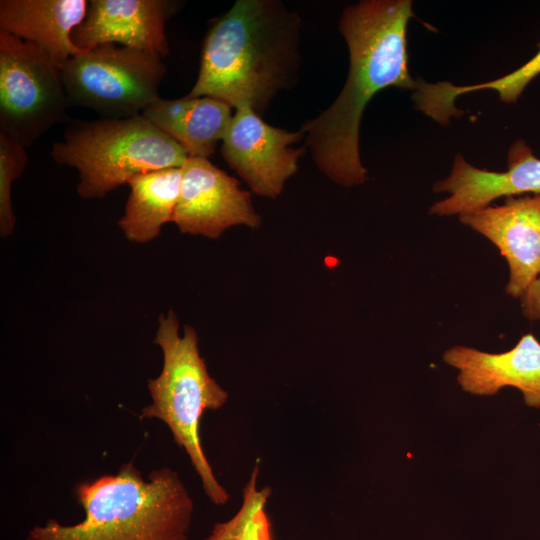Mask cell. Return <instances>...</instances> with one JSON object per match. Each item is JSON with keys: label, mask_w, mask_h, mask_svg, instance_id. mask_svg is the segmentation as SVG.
<instances>
[{"label": "cell", "mask_w": 540, "mask_h": 540, "mask_svg": "<svg viewBox=\"0 0 540 540\" xmlns=\"http://www.w3.org/2000/svg\"><path fill=\"white\" fill-rule=\"evenodd\" d=\"M521 308L524 316L530 320H540V276L521 296Z\"/></svg>", "instance_id": "20"}, {"label": "cell", "mask_w": 540, "mask_h": 540, "mask_svg": "<svg viewBox=\"0 0 540 540\" xmlns=\"http://www.w3.org/2000/svg\"><path fill=\"white\" fill-rule=\"evenodd\" d=\"M154 342L162 351L163 365L160 374L147 381L152 402L141 410L139 418H155L168 426L175 443L189 457L207 497L216 505H224L230 495L218 482L206 457L199 425L206 410L223 407L228 392L210 376L199 352L195 329L185 325L180 335L172 309L158 318Z\"/></svg>", "instance_id": "4"}, {"label": "cell", "mask_w": 540, "mask_h": 540, "mask_svg": "<svg viewBox=\"0 0 540 540\" xmlns=\"http://www.w3.org/2000/svg\"><path fill=\"white\" fill-rule=\"evenodd\" d=\"M434 192L449 196L435 202L430 213L439 216L463 215L491 205L500 197L540 193V159L531 147L518 139L507 154V170L480 169L458 154L450 175L437 181Z\"/></svg>", "instance_id": "11"}, {"label": "cell", "mask_w": 540, "mask_h": 540, "mask_svg": "<svg viewBox=\"0 0 540 540\" xmlns=\"http://www.w3.org/2000/svg\"><path fill=\"white\" fill-rule=\"evenodd\" d=\"M28 163L27 148L0 133V235L13 233L16 218L12 206V184L23 173Z\"/></svg>", "instance_id": "19"}, {"label": "cell", "mask_w": 540, "mask_h": 540, "mask_svg": "<svg viewBox=\"0 0 540 540\" xmlns=\"http://www.w3.org/2000/svg\"><path fill=\"white\" fill-rule=\"evenodd\" d=\"M459 220L497 246L509 268L505 292L520 299L540 276V193L509 196Z\"/></svg>", "instance_id": "10"}, {"label": "cell", "mask_w": 540, "mask_h": 540, "mask_svg": "<svg viewBox=\"0 0 540 540\" xmlns=\"http://www.w3.org/2000/svg\"><path fill=\"white\" fill-rule=\"evenodd\" d=\"M443 360L458 370L457 381L465 392L491 396L513 387L528 407L540 409V342L533 334L523 335L503 353L457 345L444 352Z\"/></svg>", "instance_id": "13"}, {"label": "cell", "mask_w": 540, "mask_h": 540, "mask_svg": "<svg viewBox=\"0 0 540 540\" xmlns=\"http://www.w3.org/2000/svg\"><path fill=\"white\" fill-rule=\"evenodd\" d=\"M51 156L78 170L77 193L84 199L103 198L135 175L180 168L188 159L180 144L141 114L71 120L63 140L52 144Z\"/></svg>", "instance_id": "5"}, {"label": "cell", "mask_w": 540, "mask_h": 540, "mask_svg": "<svg viewBox=\"0 0 540 540\" xmlns=\"http://www.w3.org/2000/svg\"><path fill=\"white\" fill-rule=\"evenodd\" d=\"M538 52L526 63L511 73L484 83L456 86L449 82H423L418 94V106L428 116L446 124L456 116L455 99L462 94L478 90H494L501 101L515 103L529 83L540 75V42Z\"/></svg>", "instance_id": "16"}, {"label": "cell", "mask_w": 540, "mask_h": 540, "mask_svg": "<svg viewBox=\"0 0 540 540\" xmlns=\"http://www.w3.org/2000/svg\"><path fill=\"white\" fill-rule=\"evenodd\" d=\"M165 73L162 57L113 43L82 51L61 67L70 105L105 118L141 114L159 97Z\"/></svg>", "instance_id": "6"}, {"label": "cell", "mask_w": 540, "mask_h": 540, "mask_svg": "<svg viewBox=\"0 0 540 540\" xmlns=\"http://www.w3.org/2000/svg\"><path fill=\"white\" fill-rule=\"evenodd\" d=\"M301 18L279 0H237L210 26L197 80L187 94L213 97L262 117L297 82Z\"/></svg>", "instance_id": "2"}, {"label": "cell", "mask_w": 540, "mask_h": 540, "mask_svg": "<svg viewBox=\"0 0 540 540\" xmlns=\"http://www.w3.org/2000/svg\"><path fill=\"white\" fill-rule=\"evenodd\" d=\"M298 131L274 127L249 106L236 109L222 139L221 154L227 164L255 194L276 198L285 182L297 172L298 160L306 146L293 147L304 140Z\"/></svg>", "instance_id": "8"}, {"label": "cell", "mask_w": 540, "mask_h": 540, "mask_svg": "<svg viewBox=\"0 0 540 540\" xmlns=\"http://www.w3.org/2000/svg\"><path fill=\"white\" fill-rule=\"evenodd\" d=\"M259 463L254 465L243 487L242 503L228 520L216 523L203 540H273L266 505L271 487L258 488Z\"/></svg>", "instance_id": "18"}, {"label": "cell", "mask_w": 540, "mask_h": 540, "mask_svg": "<svg viewBox=\"0 0 540 540\" xmlns=\"http://www.w3.org/2000/svg\"><path fill=\"white\" fill-rule=\"evenodd\" d=\"M75 497L85 513L81 522L49 519L32 528L27 540H189L193 500L169 467L144 478L125 463L114 475L77 484Z\"/></svg>", "instance_id": "3"}, {"label": "cell", "mask_w": 540, "mask_h": 540, "mask_svg": "<svg viewBox=\"0 0 540 540\" xmlns=\"http://www.w3.org/2000/svg\"><path fill=\"white\" fill-rule=\"evenodd\" d=\"M412 17L410 0H362L342 12L339 30L349 51L347 79L333 103L300 128L318 169L341 186L366 181L359 131L369 101L387 87H417L408 67L407 26Z\"/></svg>", "instance_id": "1"}, {"label": "cell", "mask_w": 540, "mask_h": 540, "mask_svg": "<svg viewBox=\"0 0 540 540\" xmlns=\"http://www.w3.org/2000/svg\"><path fill=\"white\" fill-rule=\"evenodd\" d=\"M71 107L61 67L36 45L0 30V133L31 147Z\"/></svg>", "instance_id": "7"}, {"label": "cell", "mask_w": 540, "mask_h": 540, "mask_svg": "<svg viewBox=\"0 0 540 540\" xmlns=\"http://www.w3.org/2000/svg\"><path fill=\"white\" fill-rule=\"evenodd\" d=\"M87 9L86 0H1L0 30L36 45L62 67L83 51L71 34Z\"/></svg>", "instance_id": "14"}, {"label": "cell", "mask_w": 540, "mask_h": 540, "mask_svg": "<svg viewBox=\"0 0 540 540\" xmlns=\"http://www.w3.org/2000/svg\"><path fill=\"white\" fill-rule=\"evenodd\" d=\"M181 169L180 197L172 222L182 233L215 239L235 225H260L250 192L208 158L188 157Z\"/></svg>", "instance_id": "9"}, {"label": "cell", "mask_w": 540, "mask_h": 540, "mask_svg": "<svg viewBox=\"0 0 540 540\" xmlns=\"http://www.w3.org/2000/svg\"><path fill=\"white\" fill-rule=\"evenodd\" d=\"M175 6L166 0H90L71 39L83 51L113 43L163 58L169 53L166 22Z\"/></svg>", "instance_id": "12"}, {"label": "cell", "mask_w": 540, "mask_h": 540, "mask_svg": "<svg viewBox=\"0 0 540 540\" xmlns=\"http://www.w3.org/2000/svg\"><path fill=\"white\" fill-rule=\"evenodd\" d=\"M182 169L166 168L133 176L118 226L131 242L156 239L164 224L173 221L179 201Z\"/></svg>", "instance_id": "15"}, {"label": "cell", "mask_w": 540, "mask_h": 540, "mask_svg": "<svg viewBox=\"0 0 540 540\" xmlns=\"http://www.w3.org/2000/svg\"><path fill=\"white\" fill-rule=\"evenodd\" d=\"M231 108L213 97H190L171 138L183 147L188 157L209 158L230 125Z\"/></svg>", "instance_id": "17"}]
</instances>
